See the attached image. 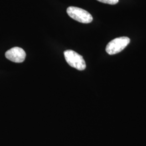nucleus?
Here are the masks:
<instances>
[{"instance_id": "obj_2", "label": "nucleus", "mask_w": 146, "mask_h": 146, "mask_svg": "<svg viewBox=\"0 0 146 146\" xmlns=\"http://www.w3.org/2000/svg\"><path fill=\"white\" fill-rule=\"evenodd\" d=\"M130 38L123 36L115 38L108 43L106 50L110 55H114L122 52L130 43Z\"/></svg>"}, {"instance_id": "obj_3", "label": "nucleus", "mask_w": 146, "mask_h": 146, "mask_svg": "<svg viewBox=\"0 0 146 146\" xmlns=\"http://www.w3.org/2000/svg\"><path fill=\"white\" fill-rule=\"evenodd\" d=\"M68 15L75 21L83 23H89L93 21V16L82 8L76 7H69L67 9Z\"/></svg>"}, {"instance_id": "obj_1", "label": "nucleus", "mask_w": 146, "mask_h": 146, "mask_svg": "<svg viewBox=\"0 0 146 146\" xmlns=\"http://www.w3.org/2000/svg\"><path fill=\"white\" fill-rule=\"evenodd\" d=\"M64 56L69 66L78 70H84L86 68V64L83 57L72 50L64 51Z\"/></svg>"}, {"instance_id": "obj_5", "label": "nucleus", "mask_w": 146, "mask_h": 146, "mask_svg": "<svg viewBox=\"0 0 146 146\" xmlns=\"http://www.w3.org/2000/svg\"><path fill=\"white\" fill-rule=\"evenodd\" d=\"M102 3L108 5H116L119 2V0H97Z\"/></svg>"}, {"instance_id": "obj_4", "label": "nucleus", "mask_w": 146, "mask_h": 146, "mask_svg": "<svg viewBox=\"0 0 146 146\" xmlns=\"http://www.w3.org/2000/svg\"><path fill=\"white\" fill-rule=\"evenodd\" d=\"M5 58L12 62L15 63L23 62L26 56L25 50L20 47H13L7 51Z\"/></svg>"}]
</instances>
